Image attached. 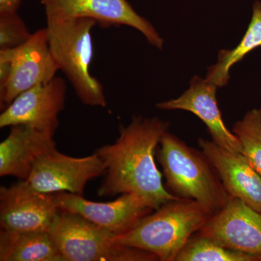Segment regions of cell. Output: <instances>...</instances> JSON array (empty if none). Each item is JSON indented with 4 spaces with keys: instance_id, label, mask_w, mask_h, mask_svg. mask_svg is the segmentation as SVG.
Instances as JSON below:
<instances>
[{
    "instance_id": "6da1fadb",
    "label": "cell",
    "mask_w": 261,
    "mask_h": 261,
    "mask_svg": "<svg viewBox=\"0 0 261 261\" xmlns=\"http://www.w3.org/2000/svg\"><path fill=\"white\" fill-rule=\"evenodd\" d=\"M169 123L159 118L137 116L121 126L112 145L96 149L106 166L105 178L98 190L99 197L135 194L154 211L178 197L163 185L162 173L154 161L158 147Z\"/></svg>"
},
{
    "instance_id": "7a4b0ae2",
    "label": "cell",
    "mask_w": 261,
    "mask_h": 261,
    "mask_svg": "<svg viewBox=\"0 0 261 261\" xmlns=\"http://www.w3.org/2000/svg\"><path fill=\"white\" fill-rule=\"evenodd\" d=\"M214 213L195 200L178 199L163 204L128 232L116 236L117 243L153 254L161 261H175L194 233Z\"/></svg>"
},
{
    "instance_id": "3957f363",
    "label": "cell",
    "mask_w": 261,
    "mask_h": 261,
    "mask_svg": "<svg viewBox=\"0 0 261 261\" xmlns=\"http://www.w3.org/2000/svg\"><path fill=\"white\" fill-rule=\"evenodd\" d=\"M156 151L166 188L180 199L195 200L217 212L231 198L217 171L202 151L190 147L166 132Z\"/></svg>"
},
{
    "instance_id": "277c9868",
    "label": "cell",
    "mask_w": 261,
    "mask_h": 261,
    "mask_svg": "<svg viewBox=\"0 0 261 261\" xmlns=\"http://www.w3.org/2000/svg\"><path fill=\"white\" fill-rule=\"evenodd\" d=\"M97 22L88 18L47 19L48 43L59 70L73 86L83 104L105 108L102 84L92 75V30Z\"/></svg>"
},
{
    "instance_id": "5b68a950",
    "label": "cell",
    "mask_w": 261,
    "mask_h": 261,
    "mask_svg": "<svg viewBox=\"0 0 261 261\" xmlns=\"http://www.w3.org/2000/svg\"><path fill=\"white\" fill-rule=\"evenodd\" d=\"M64 261H154L153 254L117 243V235L80 215L60 210L48 230Z\"/></svg>"
},
{
    "instance_id": "8992f818",
    "label": "cell",
    "mask_w": 261,
    "mask_h": 261,
    "mask_svg": "<svg viewBox=\"0 0 261 261\" xmlns=\"http://www.w3.org/2000/svg\"><path fill=\"white\" fill-rule=\"evenodd\" d=\"M58 70L49 49L47 28L37 30L18 47L0 50L2 111L19 94L54 79Z\"/></svg>"
},
{
    "instance_id": "52a82bcc",
    "label": "cell",
    "mask_w": 261,
    "mask_h": 261,
    "mask_svg": "<svg viewBox=\"0 0 261 261\" xmlns=\"http://www.w3.org/2000/svg\"><path fill=\"white\" fill-rule=\"evenodd\" d=\"M105 171L104 163L96 152L85 158H74L56 149L39 158L29 178L20 181L29 190L39 193L65 192L83 196L87 182Z\"/></svg>"
},
{
    "instance_id": "ba28073f",
    "label": "cell",
    "mask_w": 261,
    "mask_h": 261,
    "mask_svg": "<svg viewBox=\"0 0 261 261\" xmlns=\"http://www.w3.org/2000/svg\"><path fill=\"white\" fill-rule=\"evenodd\" d=\"M47 19L88 18L102 27L127 25L139 31L159 49L163 38L152 24L138 14L127 0H40Z\"/></svg>"
},
{
    "instance_id": "9c48e42d",
    "label": "cell",
    "mask_w": 261,
    "mask_h": 261,
    "mask_svg": "<svg viewBox=\"0 0 261 261\" xmlns=\"http://www.w3.org/2000/svg\"><path fill=\"white\" fill-rule=\"evenodd\" d=\"M65 80L55 77L19 94L0 115V128L25 125L54 136L59 126L58 116L65 106Z\"/></svg>"
},
{
    "instance_id": "30bf717a",
    "label": "cell",
    "mask_w": 261,
    "mask_h": 261,
    "mask_svg": "<svg viewBox=\"0 0 261 261\" xmlns=\"http://www.w3.org/2000/svg\"><path fill=\"white\" fill-rule=\"evenodd\" d=\"M221 246L261 261V214L231 197L198 231Z\"/></svg>"
},
{
    "instance_id": "8fae6325",
    "label": "cell",
    "mask_w": 261,
    "mask_h": 261,
    "mask_svg": "<svg viewBox=\"0 0 261 261\" xmlns=\"http://www.w3.org/2000/svg\"><path fill=\"white\" fill-rule=\"evenodd\" d=\"M54 195L60 210L80 215L117 236L129 231L141 219L154 211L142 197L135 194H123L108 202H93L69 192Z\"/></svg>"
},
{
    "instance_id": "7c38bea8",
    "label": "cell",
    "mask_w": 261,
    "mask_h": 261,
    "mask_svg": "<svg viewBox=\"0 0 261 261\" xmlns=\"http://www.w3.org/2000/svg\"><path fill=\"white\" fill-rule=\"evenodd\" d=\"M60 209L54 193H39L21 181L0 189L1 230L12 232L48 231Z\"/></svg>"
},
{
    "instance_id": "4fadbf2b",
    "label": "cell",
    "mask_w": 261,
    "mask_h": 261,
    "mask_svg": "<svg viewBox=\"0 0 261 261\" xmlns=\"http://www.w3.org/2000/svg\"><path fill=\"white\" fill-rule=\"evenodd\" d=\"M218 89L205 78L195 75L190 81L189 89L179 97L158 103L156 107L164 111L181 110L193 113L203 122L216 145L242 153L240 140L226 127L221 116L216 97Z\"/></svg>"
},
{
    "instance_id": "5bb4252c",
    "label": "cell",
    "mask_w": 261,
    "mask_h": 261,
    "mask_svg": "<svg viewBox=\"0 0 261 261\" xmlns=\"http://www.w3.org/2000/svg\"><path fill=\"white\" fill-rule=\"evenodd\" d=\"M199 147L217 171L225 190L261 214V176L245 156L199 139Z\"/></svg>"
},
{
    "instance_id": "9a60e30c",
    "label": "cell",
    "mask_w": 261,
    "mask_h": 261,
    "mask_svg": "<svg viewBox=\"0 0 261 261\" xmlns=\"http://www.w3.org/2000/svg\"><path fill=\"white\" fill-rule=\"evenodd\" d=\"M56 149L53 136L25 125L12 126L0 144V176L24 181L30 176L36 161Z\"/></svg>"
},
{
    "instance_id": "2e32d148",
    "label": "cell",
    "mask_w": 261,
    "mask_h": 261,
    "mask_svg": "<svg viewBox=\"0 0 261 261\" xmlns=\"http://www.w3.org/2000/svg\"><path fill=\"white\" fill-rule=\"evenodd\" d=\"M1 261H64L48 231L0 232Z\"/></svg>"
},
{
    "instance_id": "e0dca14e",
    "label": "cell",
    "mask_w": 261,
    "mask_h": 261,
    "mask_svg": "<svg viewBox=\"0 0 261 261\" xmlns=\"http://www.w3.org/2000/svg\"><path fill=\"white\" fill-rule=\"evenodd\" d=\"M261 47V2H254L251 20L245 35L232 49H221L217 62L207 69L205 79L219 88L224 87L230 80L231 68L243 61L247 55Z\"/></svg>"
},
{
    "instance_id": "ac0fdd59",
    "label": "cell",
    "mask_w": 261,
    "mask_h": 261,
    "mask_svg": "<svg viewBox=\"0 0 261 261\" xmlns=\"http://www.w3.org/2000/svg\"><path fill=\"white\" fill-rule=\"evenodd\" d=\"M175 261H258L256 257L221 246L214 240L194 233Z\"/></svg>"
},
{
    "instance_id": "d6986e66",
    "label": "cell",
    "mask_w": 261,
    "mask_h": 261,
    "mask_svg": "<svg viewBox=\"0 0 261 261\" xmlns=\"http://www.w3.org/2000/svg\"><path fill=\"white\" fill-rule=\"evenodd\" d=\"M232 132L240 140L242 153L261 176V108L248 111L234 123Z\"/></svg>"
},
{
    "instance_id": "ffe728a7",
    "label": "cell",
    "mask_w": 261,
    "mask_h": 261,
    "mask_svg": "<svg viewBox=\"0 0 261 261\" xmlns=\"http://www.w3.org/2000/svg\"><path fill=\"white\" fill-rule=\"evenodd\" d=\"M32 36L16 11H0V50L22 45Z\"/></svg>"
},
{
    "instance_id": "44dd1931",
    "label": "cell",
    "mask_w": 261,
    "mask_h": 261,
    "mask_svg": "<svg viewBox=\"0 0 261 261\" xmlns=\"http://www.w3.org/2000/svg\"><path fill=\"white\" fill-rule=\"evenodd\" d=\"M21 0H0V11H18Z\"/></svg>"
}]
</instances>
